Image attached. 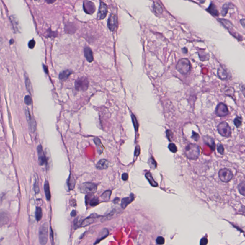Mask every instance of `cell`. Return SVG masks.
Instances as JSON below:
<instances>
[{
  "label": "cell",
  "instance_id": "9a60e30c",
  "mask_svg": "<svg viewBox=\"0 0 245 245\" xmlns=\"http://www.w3.org/2000/svg\"><path fill=\"white\" fill-rule=\"evenodd\" d=\"M25 114L27 116V119L28 122L29 128L32 132H34L36 128V123H35V120L32 118L30 112L27 109L26 110Z\"/></svg>",
  "mask_w": 245,
  "mask_h": 245
},
{
  "label": "cell",
  "instance_id": "c3c4849f",
  "mask_svg": "<svg viewBox=\"0 0 245 245\" xmlns=\"http://www.w3.org/2000/svg\"><path fill=\"white\" fill-rule=\"evenodd\" d=\"M76 212L75 210H73V211L71 212V215L72 217H74V216H76Z\"/></svg>",
  "mask_w": 245,
  "mask_h": 245
},
{
  "label": "cell",
  "instance_id": "d590c367",
  "mask_svg": "<svg viewBox=\"0 0 245 245\" xmlns=\"http://www.w3.org/2000/svg\"><path fill=\"white\" fill-rule=\"evenodd\" d=\"M99 203V199L96 197L92 198L90 201V205L91 206H96Z\"/></svg>",
  "mask_w": 245,
  "mask_h": 245
},
{
  "label": "cell",
  "instance_id": "e0dca14e",
  "mask_svg": "<svg viewBox=\"0 0 245 245\" xmlns=\"http://www.w3.org/2000/svg\"><path fill=\"white\" fill-rule=\"evenodd\" d=\"M84 56L86 58V60L89 62H92L94 61V56L92 49L88 47H85L84 49Z\"/></svg>",
  "mask_w": 245,
  "mask_h": 245
},
{
  "label": "cell",
  "instance_id": "ab89813d",
  "mask_svg": "<svg viewBox=\"0 0 245 245\" xmlns=\"http://www.w3.org/2000/svg\"><path fill=\"white\" fill-rule=\"evenodd\" d=\"M24 102L27 105H30L31 104H32V99L30 96L29 95L25 96V98H24Z\"/></svg>",
  "mask_w": 245,
  "mask_h": 245
},
{
  "label": "cell",
  "instance_id": "b9f144b4",
  "mask_svg": "<svg viewBox=\"0 0 245 245\" xmlns=\"http://www.w3.org/2000/svg\"><path fill=\"white\" fill-rule=\"evenodd\" d=\"M35 41L34 39H32L30 41V42H29V44H28V46H29V48H32V49L34 48L35 46Z\"/></svg>",
  "mask_w": 245,
  "mask_h": 245
},
{
  "label": "cell",
  "instance_id": "5b68a950",
  "mask_svg": "<svg viewBox=\"0 0 245 245\" xmlns=\"http://www.w3.org/2000/svg\"><path fill=\"white\" fill-rule=\"evenodd\" d=\"M217 130L220 135L223 137L228 138L231 135V128L226 122H223L218 125Z\"/></svg>",
  "mask_w": 245,
  "mask_h": 245
},
{
  "label": "cell",
  "instance_id": "1f68e13d",
  "mask_svg": "<svg viewBox=\"0 0 245 245\" xmlns=\"http://www.w3.org/2000/svg\"><path fill=\"white\" fill-rule=\"evenodd\" d=\"M239 192H240L241 195H242L243 196H245V183L244 181L240 182V184L239 185Z\"/></svg>",
  "mask_w": 245,
  "mask_h": 245
},
{
  "label": "cell",
  "instance_id": "60d3db41",
  "mask_svg": "<svg viewBox=\"0 0 245 245\" xmlns=\"http://www.w3.org/2000/svg\"><path fill=\"white\" fill-rule=\"evenodd\" d=\"M217 151L219 153L221 154V155H223L224 153V147L221 144H219L217 147Z\"/></svg>",
  "mask_w": 245,
  "mask_h": 245
},
{
  "label": "cell",
  "instance_id": "f35d334b",
  "mask_svg": "<svg viewBox=\"0 0 245 245\" xmlns=\"http://www.w3.org/2000/svg\"><path fill=\"white\" fill-rule=\"evenodd\" d=\"M156 242L158 245H163L164 244L165 239L162 236H159L156 239Z\"/></svg>",
  "mask_w": 245,
  "mask_h": 245
},
{
  "label": "cell",
  "instance_id": "603a6c76",
  "mask_svg": "<svg viewBox=\"0 0 245 245\" xmlns=\"http://www.w3.org/2000/svg\"><path fill=\"white\" fill-rule=\"evenodd\" d=\"M44 191L47 200L50 201L51 199L50 191V187H49V183H48V181H46L45 183Z\"/></svg>",
  "mask_w": 245,
  "mask_h": 245
},
{
  "label": "cell",
  "instance_id": "e575fe53",
  "mask_svg": "<svg viewBox=\"0 0 245 245\" xmlns=\"http://www.w3.org/2000/svg\"><path fill=\"white\" fill-rule=\"evenodd\" d=\"M132 120V122H133V125H134V128L135 129V131H137L138 128V121H137V118L135 117V116L133 115H131Z\"/></svg>",
  "mask_w": 245,
  "mask_h": 245
},
{
  "label": "cell",
  "instance_id": "ffe728a7",
  "mask_svg": "<svg viewBox=\"0 0 245 245\" xmlns=\"http://www.w3.org/2000/svg\"><path fill=\"white\" fill-rule=\"evenodd\" d=\"M217 75L221 80H225L228 78V74L226 72V70L224 69L222 66H220L219 68L217 71Z\"/></svg>",
  "mask_w": 245,
  "mask_h": 245
},
{
  "label": "cell",
  "instance_id": "816d5d0a",
  "mask_svg": "<svg viewBox=\"0 0 245 245\" xmlns=\"http://www.w3.org/2000/svg\"><path fill=\"white\" fill-rule=\"evenodd\" d=\"M119 200V199L118 198H116L115 199V200H114V202L116 203V202H118Z\"/></svg>",
  "mask_w": 245,
  "mask_h": 245
},
{
  "label": "cell",
  "instance_id": "f6af8a7d",
  "mask_svg": "<svg viewBox=\"0 0 245 245\" xmlns=\"http://www.w3.org/2000/svg\"><path fill=\"white\" fill-rule=\"evenodd\" d=\"M122 179L123 181H127L128 178V173H123L122 176Z\"/></svg>",
  "mask_w": 245,
  "mask_h": 245
},
{
  "label": "cell",
  "instance_id": "ba28073f",
  "mask_svg": "<svg viewBox=\"0 0 245 245\" xmlns=\"http://www.w3.org/2000/svg\"><path fill=\"white\" fill-rule=\"evenodd\" d=\"M215 114L219 117H225L229 114L228 107L223 103H220L217 105L215 110Z\"/></svg>",
  "mask_w": 245,
  "mask_h": 245
},
{
  "label": "cell",
  "instance_id": "3957f363",
  "mask_svg": "<svg viewBox=\"0 0 245 245\" xmlns=\"http://www.w3.org/2000/svg\"><path fill=\"white\" fill-rule=\"evenodd\" d=\"M48 225L45 222L41 226L39 231V242L41 245H46L48 240Z\"/></svg>",
  "mask_w": 245,
  "mask_h": 245
},
{
  "label": "cell",
  "instance_id": "ee69618b",
  "mask_svg": "<svg viewBox=\"0 0 245 245\" xmlns=\"http://www.w3.org/2000/svg\"><path fill=\"white\" fill-rule=\"evenodd\" d=\"M199 138V135L198 134H197V133H195V132H193V133H192V138L193 139H194V140L197 141V140H198Z\"/></svg>",
  "mask_w": 245,
  "mask_h": 245
},
{
  "label": "cell",
  "instance_id": "8992f818",
  "mask_svg": "<svg viewBox=\"0 0 245 245\" xmlns=\"http://www.w3.org/2000/svg\"><path fill=\"white\" fill-rule=\"evenodd\" d=\"M80 191L85 194H92L97 191V186L91 182H85L81 185Z\"/></svg>",
  "mask_w": 245,
  "mask_h": 245
},
{
  "label": "cell",
  "instance_id": "d6a6232c",
  "mask_svg": "<svg viewBox=\"0 0 245 245\" xmlns=\"http://www.w3.org/2000/svg\"><path fill=\"white\" fill-rule=\"evenodd\" d=\"M25 84L26 87H27V89L28 91L31 92L32 90L31 83L30 81L29 80V78L27 76H25Z\"/></svg>",
  "mask_w": 245,
  "mask_h": 245
},
{
  "label": "cell",
  "instance_id": "277c9868",
  "mask_svg": "<svg viewBox=\"0 0 245 245\" xmlns=\"http://www.w3.org/2000/svg\"><path fill=\"white\" fill-rule=\"evenodd\" d=\"M218 176L220 180L224 182H228L234 177L232 171L227 168L220 169L218 172Z\"/></svg>",
  "mask_w": 245,
  "mask_h": 245
},
{
  "label": "cell",
  "instance_id": "7c38bea8",
  "mask_svg": "<svg viewBox=\"0 0 245 245\" xmlns=\"http://www.w3.org/2000/svg\"><path fill=\"white\" fill-rule=\"evenodd\" d=\"M10 221V215L6 211L0 210V227L7 225Z\"/></svg>",
  "mask_w": 245,
  "mask_h": 245
},
{
  "label": "cell",
  "instance_id": "2e32d148",
  "mask_svg": "<svg viewBox=\"0 0 245 245\" xmlns=\"http://www.w3.org/2000/svg\"><path fill=\"white\" fill-rule=\"evenodd\" d=\"M135 199L134 194L131 193L129 197L122 199L121 201V206L122 208L125 209L128 206V205L131 203Z\"/></svg>",
  "mask_w": 245,
  "mask_h": 245
},
{
  "label": "cell",
  "instance_id": "d6986e66",
  "mask_svg": "<svg viewBox=\"0 0 245 245\" xmlns=\"http://www.w3.org/2000/svg\"><path fill=\"white\" fill-rule=\"evenodd\" d=\"M109 162L105 159H101L96 164V168L99 170H103L108 168Z\"/></svg>",
  "mask_w": 245,
  "mask_h": 245
},
{
  "label": "cell",
  "instance_id": "4dcf8cb0",
  "mask_svg": "<svg viewBox=\"0 0 245 245\" xmlns=\"http://www.w3.org/2000/svg\"><path fill=\"white\" fill-rule=\"evenodd\" d=\"M111 191L108 190V191H105V192H104L102 195L101 197L102 199L104 201H108L110 199V197L111 195Z\"/></svg>",
  "mask_w": 245,
  "mask_h": 245
},
{
  "label": "cell",
  "instance_id": "8fae6325",
  "mask_svg": "<svg viewBox=\"0 0 245 245\" xmlns=\"http://www.w3.org/2000/svg\"><path fill=\"white\" fill-rule=\"evenodd\" d=\"M84 9L88 14H92L96 10L94 4L92 1H84Z\"/></svg>",
  "mask_w": 245,
  "mask_h": 245
},
{
  "label": "cell",
  "instance_id": "83f0119b",
  "mask_svg": "<svg viewBox=\"0 0 245 245\" xmlns=\"http://www.w3.org/2000/svg\"><path fill=\"white\" fill-rule=\"evenodd\" d=\"M94 142L96 146L97 147L98 151L100 152V153H102V151L104 150V147H103L101 141L100 139L98 138H95L94 139Z\"/></svg>",
  "mask_w": 245,
  "mask_h": 245
},
{
  "label": "cell",
  "instance_id": "f546056e",
  "mask_svg": "<svg viewBox=\"0 0 245 245\" xmlns=\"http://www.w3.org/2000/svg\"><path fill=\"white\" fill-rule=\"evenodd\" d=\"M231 5V4H230V3H226L223 6L222 8V11H221V14H222V15L223 17H225L227 14L228 9H229L230 5Z\"/></svg>",
  "mask_w": 245,
  "mask_h": 245
},
{
  "label": "cell",
  "instance_id": "484cf974",
  "mask_svg": "<svg viewBox=\"0 0 245 245\" xmlns=\"http://www.w3.org/2000/svg\"><path fill=\"white\" fill-rule=\"evenodd\" d=\"M75 184H76V182L74 177L72 175H70V177L68 178V185L69 189L70 190L74 189V188Z\"/></svg>",
  "mask_w": 245,
  "mask_h": 245
},
{
  "label": "cell",
  "instance_id": "d4e9b609",
  "mask_svg": "<svg viewBox=\"0 0 245 245\" xmlns=\"http://www.w3.org/2000/svg\"><path fill=\"white\" fill-rule=\"evenodd\" d=\"M145 177H146V178L148 181L152 186H153V187H157L158 186V183L154 181V179H153L151 173L147 172L145 174Z\"/></svg>",
  "mask_w": 245,
  "mask_h": 245
},
{
  "label": "cell",
  "instance_id": "6da1fadb",
  "mask_svg": "<svg viewBox=\"0 0 245 245\" xmlns=\"http://www.w3.org/2000/svg\"><path fill=\"white\" fill-rule=\"evenodd\" d=\"M200 150L198 146L195 144H190L186 147L185 154L190 159H196L199 158Z\"/></svg>",
  "mask_w": 245,
  "mask_h": 245
},
{
  "label": "cell",
  "instance_id": "4316f807",
  "mask_svg": "<svg viewBox=\"0 0 245 245\" xmlns=\"http://www.w3.org/2000/svg\"><path fill=\"white\" fill-rule=\"evenodd\" d=\"M153 10L156 13L158 14H161L163 12V9L159 4L156 2H154L153 4Z\"/></svg>",
  "mask_w": 245,
  "mask_h": 245
},
{
  "label": "cell",
  "instance_id": "52a82bcc",
  "mask_svg": "<svg viewBox=\"0 0 245 245\" xmlns=\"http://www.w3.org/2000/svg\"><path fill=\"white\" fill-rule=\"evenodd\" d=\"M75 88L78 91H85L89 86V81L85 77L79 78L75 82Z\"/></svg>",
  "mask_w": 245,
  "mask_h": 245
},
{
  "label": "cell",
  "instance_id": "44dd1931",
  "mask_svg": "<svg viewBox=\"0 0 245 245\" xmlns=\"http://www.w3.org/2000/svg\"><path fill=\"white\" fill-rule=\"evenodd\" d=\"M10 20L14 31L15 32H19L20 31V26H19V22L17 19V18L14 16H11Z\"/></svg>",
  "mask_w": 245,
  "mask_h": 245
},
{
  "label": "cell",
  "instance_id": "74e56055",
  "mask_svg": "<svg viewBox=\"0 0 245 245\" xmlns=\"http://www.w3.org/2000/svg\"><path fill=\"white\" fill-rule=\"evenodd\" d=\"M169 148V150L173 152V153H176L177 151V148L176 146L173 143H171L169 144L168 146Z\"/></svg>",
  "mask_w": 245,
  "mask_h": 245
},
{
  "label": "cell",
  "instance_id": "f1b7e54d",
  "mask_svg": "<svg viewBox=\"0 0 245 245\" xmlns=\"http://www.w3.org/2000/svg\"><path fill=\"white\" fill-rule=\"evenodd\" d=\"M43 216L42 210L41 208L40 207H37L35 211V218L37 221H40Z\"/></svg>",
  "mask_w": 245,
  "mask_h": 245
},
{
  "label": "cell",
  "instance_id": "30bf717a",
  "mask_svg": "<svg viewBox=\"0 0 245 245\" xmlns=\"http://www.w3.org/2000/svg\"><path fill=\"white\" fill-rule=\"evenodd\" d=\"M108 27L110 30L114 31L117 27V18L116 15L111 14L108 20Z\"/></svg>",
  "mask_w": 245,
  "mask_h": 245
},
{
  "label": "cell",
  "instance_id": "7402d4cb",
  "mask_svg": "<svg viewBox=\"0 0 245 245\" xmlns=\"http://www.w3.org/2000/svg\"><path fill=\"white\" fill-rule=\"evenodd\" d=\"M207 10L212 15L214 16H218L219 15L218 11L217 10V8L215 4H210Z\"/></svg>",
  "mask_w": 245,
  "mask_h": 245
},
{
  "label": "cell",
  "instance_id": "836d02e7",
  "mask_svg": "<svg viewBox=\"0 0 245 245\" xmlns=\"http://www.w3.org/2000/svg\"><path fill=\"white\" fill-rule=\"evenodd\" d=\"M148 165L152 169H155L157 167V163L153 158H151L148 160Z\"/></svg>",
  "mask_w": 245,
  "mask_h": 245
},
{
  "label": "cell",
  "instance_id": "ac0fdd59",
  "mask_svg": "<svg viewBox=\"0 0 245 245\" xmlns=\"http://www.w3.org/2000/svg\"><path fill=\"white\" fill-rule=\"evenodd\" d=\"M109 231L106 228H104L101 231L98 236L97 239L96 240L94 245L97 244L104 239L106 238L109 235Z\"/></svg>",
  "mask_w": 245,
  "mask_h": 245
},
{
  "label": "cell",
  "instance_id": "681fc988",
  "mask_svg": "<svg viewBox=\"0 0 245 245\" xmlns=\"http://www.w3.org/2000/svg\"><path fill=\"white\" fill-rule=\"evenodd\" d=\"M240 22H241V24L242 25L243 27L244 28V27H245V19H241V20H240Z\"/></svg>",
  "mask_w": 245,
  "mask_h": 245
},
{
  "label": "cell",
  "instance_id": "9c48e42d",
  "mask_svg": "<svg viewBox=\"0 0 245 245\" xmlns=\"http://www.w3.org/2000/svg\"><path fill=\"white\" fill-rule=\"evenodd\" d=\"M107 6L106 4L102 1H100V7L97 14V19L98 20L104 19L107 14Z\"/></svg>",
  "mask_w": 245,
  "mask_h": 245
},
{
  "label": "cell",
  "instance_id": "7dc6e473",
  "mask_svg": "<svg viewBox=\"0 0 245 245\" xmlns=\"http://www.w3.org/2000/svg\"><path fill=\"white\" fill-rule=\"evenodd\" d=\"M140 149H139V147H137L135 148V156H138L140 153Z\"/></svg>",
  "mask_w": 245,
  "mask_h": 245
},
{
  "label": "cell",
  "instance_id": "8d00e7d4",
  "mask_svg": "<svg viewBox=\"0 0 245 245\" xmlns=\"http://www.w3.org/2000/svg\"><path fill=\"white\" fill-rule=\"evenodd\" d=\"M234 124L237 127L239 128V126H241L242 125V118L240 117H237L235 118L234 121Z\"/></svg>",
  "mask_w": 245,
  "mask_h": 245
},
{
  "label": "cell",
  "instance_id": "cb8c5ba5",
  "mask_svg": "<svg viewBox=\"0 0 245 245\" xmlns=\"http://www.w3.org/2000/svg\"><path fill=\"white\" fill-rule=\"evenodd\" d=\"M71 74H72V71L71 70H66V71H63L62 72H61L59 75L60 79L62 81H65L68 78V77Z\"/></svg>",
  "mask_w": 245,
  "mask_h": 245
},
{
  "label": "cell",
  "instance_id": "4fadbf2b",
  "mask_svg": "<svg viewBox=\"0 0 245 245\" xmlns=\"http://www.w3.org/2000/svg\"><path fill=\"white\" fill-rule=\"evenodd\" d=\"M37 153H38V161L39 164L40 165H44L47 163V159L46 156L45 155L42 149V146L41 145L38 146L37 148Z\"/></svg>",
  "mask_w": 245,
  "mask_h": 245
},
{
  "label": "cell",
  "instance_id": "5bb4252c",
  "mask_svg": "<svg viewBox=\"0 0 245 245\" xmlns=\"http://www.w3.org/2000/svg\"><path fill=\"white\" fill-rule=\"evenodd\" d=\"M99 216L96 214H92L91 215L87 217L84 221H82L81 225V226L85 227V226H87L89 225L94 223Z\"/></svg>",
  "mask_w": 245,
  "mask_h": 245
},
{
  "label": "cell",
  "instance_id": "7a4b0ae2",
  "mask_svg": "<svg viewBox=\"0 0 245 245\" xmlns=\"http://www.w3.org/2000/svg\"><path fill=\"white\" fill-rule=\"evenodd\" d=\"M176 68L180 74H186L191 70L190 62L187 58H182L177 63Z\"/></svg>",
  "mask_w": 245,
  "mask_h": 245
},
{
  "label": "cell",
  "instance_id": "bcb514c9",
  "mask_svg": "<svg viewBox=\"0 0 245 245\" xmlns=\"http://www.w3.org/2000/svg\"><path fill=\"white\" fill-rule=\"evenodd\" d=\"M35 191V193H37L39 192V187H38V185L37 184V182H36L35 184L34 185Z\"/></svg>",
  "mask_w": 245,
  "mask_h": 245
},
{
  "label": "cell",
  "instance_id": "f907efd6",
  "mask_svg": "<svg viewBox=\"0 0 245 245\" xmlns=\"http://www.w3.org/2000/svg\"><path fill=\"white\" fill-rule=\"evenodd\" d=\"M182 52L183 53H185V54H186L188 52V50H187V48H183L182 49Z\"/></svg>",
  "mask_w": 245,
  "mask_h": 245
},
{
  "label": "cell",
  "instance_id": "7bdbcfd3",
  "mask_svg": "<svg viewBox=\"0 0 245 245\" xmlns=\"http://www.w3.org/2000/svg\"><path fill=\"white\" fill-rule=\"evenodd\" d=\"M208 243V239L206 238H203L201 239L200 241V245H206Z\"/></svg>",
  "mask_w": 245,
  "mask_h": 245
}]
</instances>
